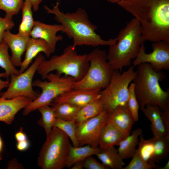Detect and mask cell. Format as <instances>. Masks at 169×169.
<instances>
[{
	"mask_svg": "<svg viewBox=\"0 0 169 169\" xmlns=\"http://www.w3.org/2000/svg\"><path fill=\"white\" fill-rule=\"evenodd\" d=\"M117 4L139 21L145 41L169 43V0H124Z\"/></svg>",
	"mask_w": 169,
	"mask_h": 169,
	"instance_id": "1",
	"label": "cell"
},
{
	"mask_svg": "<svg viewBox=\"0 0 169 169\" xmlns=\"http://www.w3.org/2000/svg\"><path fill=\"white\" fill-rule=\"evenodd\" d=\"M57 2L52 9L44 6L47 13L54 15V19L63 27V32L73 39V46L85 45L95 47L109 46L116 43V38L105 40L96 32V25L90 20L86 11L78 8L75 12L64 13L59 7Z\"/></svg>",
	"mask_w": 169,
	"mask_h": 169,
	"instance_id": "2",
	"label": "cell"
},
{
	"mask_svg": "<svg viewBox=\"0 0 169 169\" xmlns=\"http://www.w3.org/2000/svg\"><path fill=\"white\" fill-rule=\"evenodd\" d=\"M136 66L132 83L140 108L149 104L157 106L162 111L169 110V90H164L159 84L166 78L165 73L155 71L148 63Z\"/></svg>",
	"mask_w": 169,
	"mask_h": 169,
	"instance_id": "3",
	"label": "cell"
},
{
	"mask_svg": "<svg viewBox=\"0 0 169 169\" xmlns=\"http://www.w3.org/2000/svg\"><path fill=\"white\" fill-rule=\"evenodd\" d=\"M116 38V43L109 46L107 57L113 69L121 72L124 67L130 66L145 42L139 21L132 18L120 30Z\"/></svg>",
	"mask_w": 169,
	"mask_h": 169,
	"instance_id": "4",
	"label": "cell"
},
{
	"mask_svg": "<svg viewBox=\"0 0 169 169\" xmlns=\"http://www.w3.org/2000/svg\"><path fill=\"white\" fill-rule=\"evenodd\" d=\"M89 65L87 54H78L75 47L71 44L67 47L60 55L43 60L37 71L43 79H46L48 74L56 71L57 74L71 77L77 81L84 76Z\"/></svg>",
	"mask_w": 169,
	"mask_h": 169,
	"instance_id": "5",
	"label": "cell"
},
{
	"mask_svg": "<svg viewBox=\"0 0 169 169\" xmlns=\"http://www.w3.org/2000/svg\"><path fill=\"white\" fill-rule=\"evenodd\" d=\"M69 138L62 130L54 126L46 136L38 157L42 169H62L65 166L70 145Z\"/></svg>",
	"mask_w": 169,
	"mask_h": 169,
	"instance_id": "6",
	"label": "cell"
},
{
	"mask_svg": "<svg viewBox=\"0 0 169 169\" xmlns=\"http://www.w3.org/2000/svg\"><path fill=\"white\" fill-rule=\"evenodd\" d=\"M134 67L130 66L122 72L114 70L109 84L100 91L99 100L108 113L119 107L127 106L129 85L136 73Z\"/></svg>",
	"mask_w": 169,
	"mask_h": 169,
	"instance_id": "7",
	"label": "cell"
},
{
	"mask_svg": "<svg viewBox=\"0 0 169 169\" xmlns=\"http://www.w3.org/2000/svg\"><path fill=\"white\" fill-rule=\"evenodd\" d=\"M89 63L84 77L76 81L74 88L91 90L104 89L109 84L114 70L108 62L105 51L95 49L87 54Z\"/></svg>",
	"mask_w": 169,
	"mask_h": 169,
	"instance_id": "8",
	"label": "cell"
},
{
	"mask_svg": "<svg viewBox=\"0 0 169 169\" xmlns=\"http://www.w3.org/2000/svg\"><path fill=\"white\" fill-rule=\"evenodd\" d=\"M48 81L37 79L33 82V86L42 90L41 94L24 108L23 115L26 116L40 106L50 105L56 97L74 88L76 81L70 76H61L56 73H50L46 78Z\"/></svg>",
	"mask_w": 169,
	"mask_h": 169,
	"instance_id": "9",
	"label": "cell"
},
{
	"mask_svg": "<svg viewBox=\"0 0 169 169\" xmlns=\"http://www.w3.org/2000/svg\"><path fill=\"white\" fill-rule=\"evenodd\" d=\"M45 57L39 54L31 66L23 72L17 75L11 76L10 81L6 91L0 93V97L6 99H11L23 96L33 101L39 95L33 88V79L35 73Z\"/></svg>",
	"mask_w": 169,
	"mask_h": 169,
	"instance_id": "10",
	"label": "cell"
},
{
	"mask_svg": "<svg viewBox=\"0 0 169 169\" xmlns=\"http://www.w3.org/2000/svg\"><path fill=\"white\" fill-rule=\"evenodd\" d=\"M105 110L99 115L76 125V135L79 146L89 145L99 147V139L101 131L108 120Z\"/></svg>",
	"mask_w": 169,
	"mask_h": 169,
	"instance_id": "11",
	"label": "cell"
},
{
	"mask_svg": "<svg viewBox=\"0 0 169 169\" xmlns=\"http://www.w3.org/2000/svg\"><path fill=\"white\" fill-rule=\"evenodd\" d=\"M152 48V51L146 53L144 43H143L133 62V66L135 67L141 63H148L156 71L169 70V43L163 41L153 42Z\"/></svg>",
	"mask_w": 169,
	"mask_h": 169,
	"instance_id": "12",
	"label": "cell"
},
{
	"mask_svg": "<svg viewBox=\"0 0 169 169\" xmlns=\"http://www.w3.org/2000/svg\"><path fill=\"white\" fill-rule=\"evenodd\" d=\"M63 31V27L60 24H48L35 21L30 36L32 38L44 40L48 44L53 53L55 50L57 42L63 39L62 36L57 35V33Z\"/></svg>",
	"mask_w": 169,
	"mask_h": 169,
	"instance_id": "13",
	"label": "cell"
},
{
	"mask_svg": "<svg viewBox=\"0 0 169 169\" xmlns=\"http://www.w3.org/2000/svg\"><path fill=\"white\" fill-rule=\"evenodd\" d=\"M101 90L100 89L85 90L73 88L57 97L52 102H66L81 108L98 99Z\"/></svg>",
	"mask_w": 169,
	"mask_h": 169,
	"instance_id": "14",
	"label": "cell"
},
{
	"mask_svg": "<svg viewBox=\"0 0 169 169\" xmlns=\"http://www.w3.org/2000/svg\"><path fill=\"white\" fill-rule=\"evenodd\" d=\"M32 101L30 98L23 96L11 99H6L0 97V121L8 125L11 124L18 112Z\"/></svg>",
	"mask_w": 169,
	"mask_h": 169,
	"instance_id": "15",
	"label": "cell"
},
{
	"mask_svg": "<svg viewBox=\"0 0 169 169\" xmlns=\"http://www.w3.org/2000/svg\"><path fill=\"white\" fill-rule=\"evenodd\" d=\"M30 37L22 36L18 33L13 34L10 30L5 31L3 35V40L8 45L11 50V58L13 65L20 67L21 59L25 52L28 40Z\"/></svg>",
	"mask_w": 169,
	"mask_h": 169,
	"instance_id": "16",
	"label": "cell"
},
{
	"mask_svg": "<svg viewBox=\"0 0 169 169\" xmlns=\"http://www.w3.org/2000/svg\"><path fill=\"white\" fill-rule=\"evenodd\" d=\"M141 110L151 122V129L153 136L169 137V132L164 123L162 110L158 107L147 104Z\"/></svg>",
	"mask_w": 169,
	"mask_h": 169,
	"instance_id": "17",
	"label": "cell"
},
{
	"mask_svg": "<svg viewBox=\"0 0 169 169\" xmlns=\"http://www.w3.org/2000/svg\"><path fill=\"white\" fill-rule=\"evenodd\" d=\"M25 52L24 59L19 70V74L28 68L33 59L40 52L44 53L47 57L52 53L49 45L44 40L31 37L28 40Z\"/></svg>",
	"mask_w": 169,
	"mask_h": 169,
	"instance_id": "18",
	"label": "cell"
},
{
	"mask_svg": "<svg viewBox=\"0 0 169 169\" xmlns=\"http://www.w3.org/2000/svg\"><path fill=\"white\" fill-rule=\"evenodd\" d=\"M108 118L126 137L131 134L135 121L127 106L119 107L108 113Z\"/></svg>",
	"mask_w": 169,
	"mask_h": 169,
	"instance_id": "19",
	"label": "cell"
},
{
	"mask_svg": "<svg viewBox=\"0 0 169 169\" xmlns=\"http://www.w3.org/2000/svg\"><path fill=\"white\" fill-rule=\"evenodd\" d=\"M125 137V135L108 119L104 126L99 139V147L101 149L118 146Z\"/></svg>",
	"mask_w": 169,
	"mask_h": 169,
	"instance_id": "20",
	"label": "cell"
},
{
	"mask_svg": "<svg viewBox=\"0 0 169 169\" xmlns=\"http://www.w3.org/2000/svg\"><path fill=\"white\" fill-rule=\"evenodd\" d=\"M103 164L109 168L123 169L125 165L123 159L120 155L118 150L111 146L101 149L95 155Z\"/></svg>",
	"mask_w": 169,
	"mask_h": 169,
	"instance_id": "21",
	"label": "cell"
},
{
	"mask_svg": "<svg viewBox=\"0 0 169 169\" xmlns=\"http://www.w3.org/2000/svg\"><path fill=\"white\" fill-rule=\"evenodd\" d=\"M100 150L99 147L93 148L89 145L75 147L70 144L65 167L70 168L76 162L83 161L89 156L95 155Z\"/></svg>",
	"mask_w": 169,
	"mask_h": 169,
	"instance_id": "22",
	"label": "cell"
},
{
	"mask_svg": "<svg viewBox=\"0 0 169 169\" xmlns=\"http://www.w3.org/2000/svg\"><path fill=\"white\" fill-rule=\"evenodd\" d=\"M142 130L140 128L134 130L131 134L125 137L119 143L118 152L123 159L132 157L139 142V138L141 135Z\"/></svg>",
	"mask_w": 169,
	"mask_h": 169,
	"instance_id": "23",
	"label": "cell"
},
{
	"mask_svg": "<svg viewBox=\"0 0 169 169\" xmlns=\"http://www.w3.org/2000/svg\"><path fill=\"white\" fill-rule=\"evenodd\" d=\"M32 6L28 0L24 1L21 8L22 19L18 28V33L24 37H30V33L33 27Z\"/></svg>",
	"mask_w": 169,
	"mask_h": 169,
	"instance_id": "24",
	"label": "cell"
},
{
	"mask_svg": "<svg viewBox=\"0 0 169 169\" xmlns=\"http://www.w3.org/2000/svg\"><path fill=\"white\" fill-rule=\"evenodd\" d=\"M104 109L99 98L80 108L74 121L76 125L94 117L102 112Z\"/></svg>",
	"mask_w": 169,
	"mask_h": 169,
	"instance_id": "25",
	"label": "cell"
},
{
	"mask_svg": "<svg viewBox=\"0 0 169 169\" xmlns=\"http://www.w3.org/2000/svg\"><path fill=\"white\" fill-rule=\"evenodd\" d=\"M53 108L56 118L73 121L81 108L66 102H52L49 105Z\"/></svg>",
	"mask_w": 169,
	"mask_h": 169,
	"instance_id": "26",
	"label": "cell"
},
{
	"mask_svg": "<svg viewBox=\"0 0 169 169\" xmlns=\"http://www.w3.org/2000/svg\"><path fill=\"white\" fill-rule=\"evenodd\" d=\"M151 139L154 148L152 163L155 164V162L167 158L169 151V137L153 136Z\"/></svg>",
	"mask_w": 169,
	"mask_h": 169,
	"instance_id": "27",
	"label": "cell"
},
{
	"mask_svg": "<svg viewBox=\"0 0 169 169\" xmlns=\"http://www.w3.org/2000/svg\"><path fill=\"white\" fill-rule=\"evenodd\" d=\"M37 110L41 115L38 124L43 128L47 136L54 126L56 118L53 108L49 105L42 106Z\"/></svg>",
	"mask_w": 169,
	"mask_h": 169,
	"instance_id": "28",
	"label": "cell"
},
{
	"mask_svg": "<svg viewBox=\"0 0 169 169\" xmlns=\"http://www.w3.org/2000/svg\"><path fill=\"white\" fill-rule=\"evenodd\" d=\"M9 47L3 40L0 43V67L4 69L9 77L19 74V71L13 65L8 53Z\"/></svg>",
	"mask_w": 169,
	"mask_h": 169,
	"instance_id": "29",
	"label": "cell"
},
{
	"mask_svg": "<svg viewBox=\"0 0 169 169\" xmlns=\"http://www.w3.org/2000/svg\"><path fill=\"white\" fill-rule=\"evenodd\" d=\"M76 125L73 121H68L56 118L54 126L62 130L71 140L73 146L79 147L76 135ZM53 126V127H54Z\"/></svg>",
	"mask_w": 169,
	"mask_h": 169,
	"instance_id": "30",
	"label": "cell"
},
{
	"mask_svg": "<svg viewBox=\"0 0 169 169\" xmlns=\"http://www.w3.org/2000/svg\"><path fill=\"white\" fill-rule=\"evenodd\" d=\"M140 140L138 143V148L137 149L141 158L148 163L153 164L152 163L154 148L151 139L145 140L141 135L139 137Z\"/></svg>",
	"mask_w": 169,
	"mask_h": 169,
	"instance_id": "31",
	"label": "cell"
},
{
	"mask_svg": "<svg viewBox=\"0 0 169 169\" xmlns=\"http://www.w3.org/2000/svg\"><path fill=\"white\" fill-rule=\"evenodd\" d=\"M24 0H0V9L6 12L5 15L12 17L21 10Z\"/></svg>",
	"mask_w": 169,
	"mask_h": 169,
	"instance_id": "32",
	"label": "cell"
},
{
	"mask_svg": "<svg viewBox=\"0 0 169 169\" xmlns=\"http://www.w3.org/2000/svg\"><path fill=\"white\" fill-rule=\"evenodd\" d=\"M127 106L135 121L139 120V110L140 108L134 90V85L131 83L128 88V97Z\"/></svg>",
	"mask_w": 169,
	"mask_h": 169,
	"instance_id": "33",
	"label": "cell"
},
{
	"mask_svg": "<svg viewBox=\"0 0 169 169\" xmlns=\"http://www.w3.org/2000/svg\"><path fill=\"white\" fill-rule=\"evenodd\" d=\"M130 162L123 169H151L157 167L155 164L145 161L141 157L136 149Z\"/></svg>",
	"mask_w": 169,
	"mask_h": 169,
	"instance_id": "34",
	"label": "cell"
},
{
	"mask_svg": "<svg viewBox=\"0 0 169 169\" xmlns=\"http://www.w3.org/2000/svg\"><path fill=\"white\" fill-rule=\"evenodd\" d=\"M12 18V17L6 15L4 18L0 17V43L3 41L4 32L11 29L14 26L15 24Z\"/></svg>",
	"mask_w": 169,
	"mask_h": 169,
	"instance_id": "35",
	"label": "cell"
},
{
	"mask_svg": "<svg viewBox=\"0 0 169 169\" xmlns=\"http://www.w3.org/2000/svg\"><path fill=\"white\" fill-rule=\"evenodd\" d=\"M84 168L85 169H108L109 168L103 163H100L92 156L85 159L83 161Z\"/></svg>",
	"mask_w": 169,
	"mask_h": 169,
	"instance_id": "36",
	"label": "cell"
},
{
	"mask_svg": "<svg viewBox=\"0 0 169 169\" xmlns=\"http://www.w3.org/2000/svg\"><path fill=\"white\" fill-rule=\"evenodd\" d=\"M24 167L21 163H19L15 158H13L10 160L7 164V169H21Z\"/></svg>",
	"mask_w": 169,
	"mask_h": 169,
	"instance_id": "37",
	"label": "cell"
},
{
	"mask_svg": "<svg viewBox=\"0 0 169 169\" xmlns=\"http://www.w3.org/2000/svg\"><path fill=\"white\" fill-rule=\"evenodd\" d=\"M30 146V143L28 140L17 142L16 147L17 149L20 151H24L28 150Z\"/></svg>",
	"mask_w": 169,
	"mask_h": 169,
	"instance_id": "38",
	"label": "cell"
},
{
	"mask_svg": "<svg viewBox=\"0 0 169 169\" xmlns=\"http://www.w3.org/2000/svg\"><path fill=\"white\" fill-rule=\"evenodd\" d=\"M17 141H20L28 140L26 134L23 131V128L21 127L19 131L17 132L14 135Z\"/></svg>",
	"mask_w": 169,
	"mask_h": 169,
	"instance_id": "39",
	"label": "cell"
},
{
	"mask_svg": "<svg viewBox=\"0 0 169 169\" xmlns=\"http://www.w3.org/2000/svg\"><path fill=\"white\" fill-rule=\"evenodd\" d=\"M1 78H9L5 72L0 73V93L1 90L3 89L8 87L9 84V81H3L2 80Z\"/></svg>",
	"mask_w": 169,
	"mask_h": 169,
	"instance_id": "40",
	"label": "cell"
},
{
	"mask_svg": "<svg viewBox=\"0 0 169 169\" xmlns=\"http://www.w3.org/2000/svg\"><path fill=\"white\" fill-rule=\"evenodd\" d=\"M24 1L25 0H24ZM31 3L33 10L36 12L39 9V5L43 0H28Z\"/></svg>",
	"mask_w": 169,
	"mask_h": 169,
	"instance_id": "41",
	"label": "cell"
},
{
	"mask_svg": "<svg viewBox=\"0 0 169 169\" xmlns=\"http://www.w3.org/2000/svg\"><path fill=\"white\" fill-rule=\"evenodd\" d=\"M83 161H79L75 163L71 167L70 169H82L84 168Z\"/></svg>",
	"mask_w": 169,
	"mask_h": 169,
	"instance_id": "42",
	"label": "cell"
},
{
	"mask_svg": "<svg viewBox=\"0 0 169 169\" xmlns=\"http://www.w3.org/2000/svg\"><path fill=\"white\" fill-rule=\"evenodd\" d=\"M4 152V143L0 135V161L2 160Z\"/></svg>",
	"mask_w": 169,
	"mask_h": 169,
	"instance_id": "43",
	"label": "cell"
},
{
	"mask_svg": "<svg viewBox=\"0 0 169 169\" xmlns=\"http://www.w3.org/2000/svg\"><path fill=\"white\" fill-rule=\"evenodd\" d=\"M159 169H169V161L168 160L165 165L162 167H160Z\"/></svg>",
	"mask_w": 169,
	"mask_h": 169,
	"instance_id": "44",
	"label": "cell"
},
{
	"mask_svg": "<svg viewBox=\"0 0 169 169\" xmlns=\"http://www.w3.org/2000/svg\"><path fill=\"white\" fill-rule=\"evenodd\" d=\"M124 0H107V1L111 3L117 4L119 2Z\"/></svg>",
	"mask_w": 169,
	"mask_h": 169,
	"instance_id": "45",
	"label": "cell"
}]
</instances>
